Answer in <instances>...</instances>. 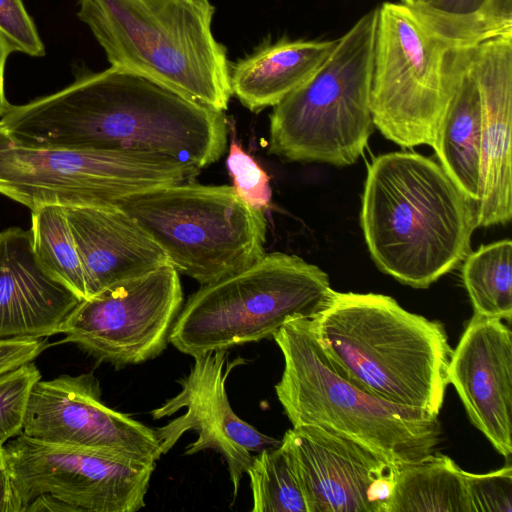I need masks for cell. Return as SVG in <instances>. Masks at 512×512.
I'll use <instances>...</instances> for the list:
<instances>
[{"mask_svg":"<svg viewBox=\"0 0 512 512\" xmlns=\"http://www.w3.org/2000/svg\"><path fill=\"white\" fill-rule=\"evenodd\" d=\"M0 33L14 51L32 57L45 55L44 44L22 0H0Z\"/></svg>","mask_w":512,"mask_h":512,"instance_id":"30","label":"cell"},{"mask_svg":"<svg viewBox=\"0 0 512 512\" xmlns=\"http://www.w3.org/2000/svg\"><path fill=\"white\" fill-rule=\"evenodd\" d=\"M336 43L282 39L267 45L230 67L232 95L253 112L275 106L317 71Z\"/></svg>","mask_w":512,"mask_h":512,"instance_id":"20","label":"cell"},{"mask_svg":"<svg viewBox=\"0 0 512 512\" xmlns=\"http://www.w3.org/2000/svg\"><path fill=\"white\" fill-rule=\"evenodd\" d=\"M246 474L253 496L252 512H308L293 457L284 441L253 456Z\"/></svg>","mask_w":512,"mask_h":512,"instance_id":"25","label":"cell"},{"mask_svg":"<svg viewBox=\"0 0 512 512\" xmlns=\"http://www.w3.org/2000/svg\"><path fill=\"white\" fill-rule=\"evenodd\" d=\"M470 512H512V468L485 474L463 470Z\"/></svg>","mask_w":512,"mask_h":512,"instance_id":"28","label":"cell"},{"mask_svg":"<svg viewBox=\"0 0 512 512\" xmlns=\"http://www.w3.org/2000/svg\"><path fill=\"white\" fill-rule=\"evenodd\" d=\"M361 226L382 272L427 288L469 254L476 206L432 159L391 152L367 167Z\"/></svg>","mask_w":512,"mask_h":512,"instance_id":"2","label":"cell"},{"mask_svg":"<svg viewBox=\"0 0 512 512\" xmlns=\"http://www.w3.org/2000/svg\"><path fill=\"white\" fill-rule=\"evenodd\" d=\"M193 358L189 374L179 380L181 391L150 413L157 420L182 408L186 412L154 429L155 434L161 452L165 454L185 432L196 431L198 438L186 447L185 454L193 455L208 449L218 452L227 463L235 499L240 481L252 461V453L277 446L281 441L266 436L240 419L230 406L226 380L231 370L243 364L244 359L229 360L228 349L209 351Z\"/></svg>","mask_w":512,"mask_h":512,"instance_id":"13","label":"cell"},{"mask_svg":"<svg viewBox=\"0 0 512 512\" xmlns=\"http://www.w3.org/2000/svg\"><path fill=\"white\" fill-rule=\"evenodd\" d=\"M64 209L82 261L88 297L170 265L156 241L119 206Z\"/></svg>","mask_w":512,"mask_h":512,"instance_id":"19","label":"cell"},{"mask_svg":"<svg viewBox=\"0 0 512 512\" xmlns=\"http://www.w3.org/2000/svg\"><path fill=\"white\" fill-rule=\"evenodd\" d=\"M482 106L481 179L477 227L506 224L512 217V38L500 37L469 50Z\"/></svg>","mask_w":512,"mask_h":512,"instance_id":"17","label":"cell"},{"mask_svg":"<svg viewBox=\"0 0 512 512\" xmlns=\"http://www.w3.org/2000/svg\"><path fill=\"white\" fill-rule=\"evenodd\" d=\"M13 51L12 45L0 33V119L5 115L10 106L4 93V69L7 58Z\"/></svg>","mask_w":512,"mask_h":512,"instance_id":"34","label":"cell"},{"mask_svg":"<svg viewBox=\"0 0 512 512\" xmlns=\"http://www.w3.org/2000/svg\"><path fill=\"white\" fill-rule=\"evenodd\" d=\"M40 379L33 361L0 375V445L22 433L30 393Z\"/></svg>","mask_w":512,"mask_h":512,"instance_id":"26","label":"cell"},{"mask_svg":"<svg viewBox=\"0 0 512 512\" xmlns=\"http://www.w3.org/2000/svg\"><path fill=\"white\" fill-rule=\"evenodd\" d=\"M469 50L432 147L445 172L476 203L481 179L482 106Z\"/></svg>","mask_w":512,"mask_h":512,"instance_id":"21","label":"cell"},{"mask_svg":"<svg viewBox=\"0 0 512 512\" xmlns=\"http://www.w3.org/2000/svg\"><path fill=\"white\" fill-rule=\"evenodd\" d=\"M512 242L500 240L481 246L465 257L462 279L474 313L506 319L512 316Z\"/></svg>","mask_w":512,"mask_h":512,"instance_id":"23","label":"cell"},{"mask_svg":"<svg viewBox=\"0 0 512 512\" xmlns=\"http://www.w3.org/2000/svg\"><path fill=\"white\" fill-rule=\"evenodd\" d=\"M81 300L40 262L29 230L0 232V340L62 333Z\"/></svg>","mask_w":512,"mask_h":512,"instance_id":"18","label":"cell"},{"mask_svg":"<svg viewBox=\"0 0 512 512\" xmlns=\"http://www.w3.org/2000/svg\"><path fill=\"white\" fill-rule=\"evenodd\" d=\"M333 293L318 266L295 255L264 254L192 294L173 323L169 342L195 357L270 338L289 321L314 318Z\"/></svg>","mask_w":512,"mask_h":512,"instance_id":"7","label":"cell"},{"mask_svg":"<svg viewBox=\"0 0 512 512\" xmlns=\"http://www.w3.org/2000/svg\"><path fill=\"white\" fill-rule=\"evenodd\" d=\"M29 231L43 266L81 299L87 298L85 272L64 207L45 205L32 210Z\"/></svg>","mask_w":512,"mask_h":512,"instance_id":"24","label":"cell"},{"mask_svg":"<svg viewBox=\"0 0 512 512\" xmlns=\"http://www.w3.org/2000/svg\"><path fill=\"white\" fill-rule=\"evenodd\" d=\"M485 0H432L412 7L427 25L451 47L459 49L463 28Z\"/></svg>","mask_w":512,"mask_h":512,"instance_id":"29","label":"cell"},{"mask_svg":"<svg viewBox=\"0 0 512 512\" xmlns=\"http://www.w3.org/2000/svg\"><path fill=\"white\" fill-rule=\"evenodd\" d=\"M0 512H18L3 445H0Z\"/></svg>","mask_w":512,"mask_h":512,"instance_id":"32","label":"cell"},{"mask_svg":"<svg viewBox=\"0 0 512 512\" xmlns=\"http://www.w3.org/2000/svg\"><path fill=\"white\" fill-rule=\"evenodd\" d=\"M378 8L363 15L302 85L273 106L268 152L289 161L354 164L373 131L370 88Z\"/></svg>","mask_w":512,"mask_h":512,"instance_id":"6","label":"cell"},{"mask_svg":"<svg viewBox=\"0 0 512 512\" xmlns=\"http://www.w3.org/2000/svg\"><path fill=\"white\" fill-rule=\"evenodd\" d=\"M213 15L208 0H79L78 10L111 66L223 112L232 96L230 66Z\"/></svg>","mask_w":512,"mask_h":512,"instance_id":"4","label":"cell"},{"mask_svg":"<svg viewBox=\"0 0 512 512\" xmlns=\"http://www.w3.org/2000/svg\"><path fill=\"white\" fill-rule=\"evenodd\" d=\"M0 128L22 145L151 152L200 169L223 155L228 132L223 112L114 66L26 104H10Z\"/></svg>","mask_w":512,"mask_h":512,"instance_id":"1","label":"cell"},{"mask_svg":"<svg viewBox=\"0 0 512 512\" xmlns=\"http://www.w3.org/2000/svg\"><path fill=\"white\" fill-rule=\"evenodd\" d=\"M45 347L44 338L0 340V375L32 362Z\"/></svg>","mask_w":512,"mask_h":512,"instance_id":"31","label":"cell"},{"mask_svg":"<svg viewBox=\"0 0 512 512\" xmlns=\"http://www.w3.org/2000/svg\"><path fill=\"white\" fill-rule=\"evenodd\" d=\"M273 338L284 357L275 391L293 427L325 428L397 467L433 453L441 439L437 415L381 399L337 373L315 338L311 319L289 321Z\"/></svg>","mask_w":512,"mask_h":512,"instance_id":"5","label":"cell"},{"mask_svg":"<svg viewBox=\"0 0 512 512\" xmlns=\"http://www.w3.org/2000/svg\"><path fill=\"white\" fill-rule=\"evenodd\" d=\"M308 512H387L397 469L365 446L316 425L287 430Z\"/></svg>","mask_w":512,"mask_h":512,"instance_id":"15","label":"cell"},{"mask_svg":"<svg viewBox=\"0 0 512 512\" xmlns=\"http://www.w3.org/2000/svg\"><path fill=\"white\" fill-rule=\"evenodd\" d=\"M432 0H402L401 2L411 6V7H418L423 6L428 3H430Z\"/></svg>","mask_w":512,"mask_h":512,"instance_id":"35","label":"cell"},{"mask_svg":"<svg viewBox=\"0 0 512 512\" xmlns=\"http://www.w3.org/2000/svg\"><path fill=\"white\" fill-rule=\"evenodd\" d=\"M22 433L146 462H156L162 455L155 430L106 406L92 374L38 380L30 393Z\"/></svg>","mask_w":512,"mask_h":512,"instance_id":"14","label":"cell"},{"mask_svg":"<svg viewBox=\"0 0 512 512\" xmlns=\"http://www.w3.org/2000/svg\"><path fill=\"white\" fill-rule=\"evenodd\" d=\"M182 302L179 272L165 265L82 299L63 341L115 367L139 364L166 348Z\"/></svg>","mask_w":512,"mask_h":512,"instance_id":"12","label":"cell"},{"mask_svg":"<svg viewBox=\"0 0 512 512\" xmlns=\"http://www.w3.org/2000/svg\"><path fill=\"white\" fill-rule=\"evenodd\" d=\"M311 326L341 376L381 399L438 416L453 353L440 322L386 295L334 291Z\"/></svg>","mask_w":512,"mask_h":512,"instance_id":"3","label":"cell"},{"mask_svg":"<svg viewBox=\"0 0 512 512\" xmlns=\"http://www.w3.org/2000/svg\"><path fill=\"white\" fill-rule=\"evenodd\" d=\"M202 1H206V0H202Z\"/></svg>","mask_w":512,"mask_h":512,"instance_id":"36","label":"cell"},{"mask_svg":"<svg viewBox=\"0 0 512 512\" xmlns=\"http://www.w3.org/2000/svg\"><path fill=\"white\" fill-rule=\"evenodd\" d=\"M36 511H69V512H77V510L66 503L65 501L59 499L56 496L51 494H41L34 498L24 509L23 512H36Z\"/></svg>","mask_w":512,"mask_h":512,"instance_id":"33","label":"cell"},{"mask_svg":"<svg viewBox=\"0 0 512 512\" xmlns=\"http://www.w3.org/2000/svg\"><path fill=\"white\" fill-rule=\"evenodd\" d=\"M116 205L156 241L178 272L205 285L264 256V213L232 186L180 183L122 198Z\"/></svg>","mask_w":512,"mask_h":512,"instance_id":"8","label":"cell"},{"mask_svg":"<svg viewBox=\"0 0 512 512\" xmlns=\"http://www.w3.org/2000/svg\"><path fill=\"white\" fill-rule=\"evenodd\" d=\"M226 166L237 195L249 206L264 213L272 198L267 173L235 141L230 143Z\"/></svg>","mask_w":512,"mask_h":512,"instance_id":"27","label":"cell"},{"mask_svg":"<svg viewBox=\"0 0 512 512\" xmlns=\"http://www.w3.org/2000/svg\"><path fill=\"white\" fill-rule=\"evenodd\" d=\"M469 49L451 47L403 2L378 7L370 88L378 130L403 147H432Z\"/></svg>","mask_w":512,"mask_h":512,"instance_id":"9","label":"cell"},{"mask_svg":"<svg viewBox=\"0 0 512 512\" xmlns=\"http://www.w3.org/2000/svg\"><path fill=\"white\" fill-rule=\"evenodd\" d=\"M4 452L18 512L41 494H51L77 512H135L145 506L156 462L23 433Z\"/></svg>","mask_w":512,"mask_h":512,"instance_id":"11","label":"cell"},{"mask_svg":"<svg viewBox=\"0 0 512 512\" xmlns=\"http://www.w3.org/2000/svg\"><path fill=\"white\" fill-rule=\"evenodd\" d=\"M200 170L151 152L22 145L0 128V194L31 211L116 205L133 194L189 182Z\"/></svg>","mask_w":512,"mask_h":512,"instance_id":"10","label":"cell"},{"mask_svg":"<svg viewBox=\"0 0 512 512\" xmlns=\"http://www.w3.org/2000/svg\"><path fill=\"white\" fill-rule=\"evenodd\" d=\"M387 512H470L463 470L433 453L399 467Z\"/></svg>","mask_w":512,"mask_h":512,"instance_id":"22","label":"cell"},{"mask_svg":"<svg viewBox=\"0 0 512 512\" xmlns=\"http://www.w3.org/2000/svg\"><path fill=\"white\" fill-rule=\"evenodd\" d=\"M448 380L471 422L504 457L512 453V334L474 313L453 350Z\"/></svg>","mask_w":512,"mask_h":512,"instance_id":"16","label":"cell"}]
</instances>
